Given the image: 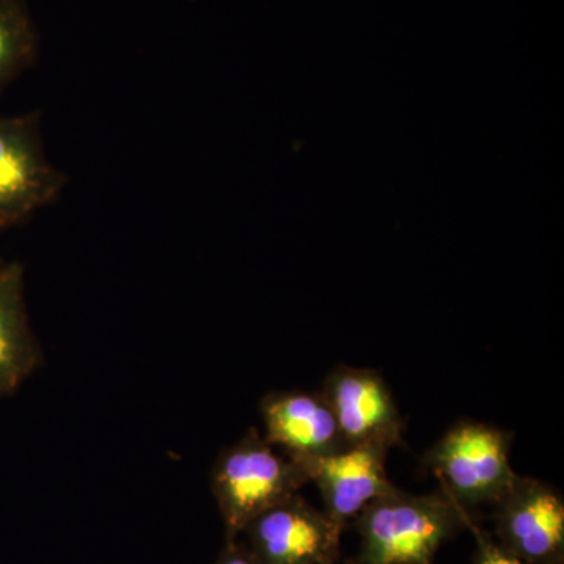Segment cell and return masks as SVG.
Segmentation results:
<instances>
[{"instance_id":"obj_7","label":"cell","mask_w":564,"mask_h":564,"mask_svg":"<svg viewBox=\"0 0 564 564\" xmlns=\"http://www.w3.org/2000/svg\"><path fill=\"white\" fill-rule=\"evenodd\" d=\"M340 532L325 511L295 494L252 519L243 533L258 564H333Z\"/></svg>"},{"instance_id":"obj_9","label":"cell","mask_w":564,"mask_h":564,"mask_svg":"<svg viewBox=\"0 0 564 564\" xmlns=\"http://www.w3.org/2000/svg\"><path fill=\"white\" fill-rule=\"evenodd\" d=\"M267 443L295 463L344 451L343 434L321 391L270 392L261 400Z\"/></svg>"},{"instance_id":"obj_10","label":"cell","mask_w":564,"mask_h":564,"mask_svg":"<svg viewBox=\"0 0 564 564\" xmlns=\"http://www.w3.org/2000/svg\"><path fill=\"white\" fill-rule=\"evenodd\" d=\"M43 364L29 321L24 269L9 262L0 272V399L13 395Z\"/></svg>"},{"instance_id":"obj_11","label":"cell","mask_w":564,"mask_h":564,"mask_svg":"<svg viewBox=\"0 0 564 564\" xmlns=\"http://www.w3.org/2000/svg\"><path fill=\"white\" fill-rule=\"evenodd\" d=\"M35 25L24 0H0V93L35 62Z\"/></svg>"},{"instance_id":"obj_2","label":"cell","mask_w":564,"mask_h":564,"mask_svg":"<svg viewBox=\"0 0 564 564\" xmlns=\"http://www.w3.org/2000/svg\"><path fill=\"white\" fill-rule=\"evenodd\" d=\"M310 484L302 464L278 454L259 430L250 429L218 455L210 486L228 541H236L252 519L299 494Z\"/></svg>"},{"instance_id":"obj_13","label":"cell","mask_w":564,"mask_h":564,"mask_svg":"<svg viewBox=\"0 0 564 564\" xmlns=\"http://www.w3.org/2000/svg\"><path fill=\"white\" fill-rule=\"evenodd\" d=\"M215 564H258L248 547L228 541V547L223 551L220 558Z\"/></svg>"},{"instance_id":"obj_14","label":"cell","mask_w":564,"mask_h":564,"mask_svg":"<svg viewBox=\"0 0 564 564\" xmlns=\"http://www.w3.org/2000/svg\"><path fill=\"white\" fill-rule=\"evenodd\" d=\"M7 265H9V262H7L6 259L2 258V254H0V272H2Z\"/></svg>"},{"instance_id":"obj_6","label":"cell","mask_w":564,"mask_h":564,"mask_svg":"<svg viewBox=\"0 0 564 564\" xmlns=\"http://www.w3.org/2000/svg\"><path fill=\"white\" fill-rule=\"evenodd\" d=\"M494 505L503 549L527 564H563L564 500L555 486L519 475Z\"/></svg>"},{"instance_id":"obj_12","label":"cell","mask_w":564,"mask_h":564,"mask_svg":"<svg viewBox=\"0 0 564 564\" xmlns=\"http://www.w3.org/2000/svg\"><path fill=\"white\" fill-rule=\"evenodd\" d=\"M466 527H469L477 540V554H475V564H527L521 558L508 552L502 545L494 541L491 534L474 524L473 519H466Z\"/></svg>"},{"instance_id":"obj_1","label":"cell","mask_w":564,"mask_h":564,"mask_svg":"<svg viewBox=\"0 0 564 564\" xmlns=\"http://www.w3.org/2000/svg\"><path fill=\"white\" fill-rule=\"evenodd\" d=\"M467 510L444 491L402 489L373 500L356 521L361 551L355 564H433L441 545L466 527Z\"/></svg>"},{"instance_id":"obj_4","label":"cell","mask_w":564,"mask_h":564,"mask_svg":"<svg viewBox=\"0 0 564 564\" xmlns=\"http://www.w3.org/2000/svg\"><path fill=\"white\" fill-rule=\"evenodd\" d=\"M65 184L44 151L40 113L0 117V231L50 206Z\"/></svg>"},{"instance_id":"obj_5","label":"cell","mask_w":564,"mask_h":564,"mask_svg":"<svg viewBox=\"0 0 564 564\" xmlns=\"http://www.w3.org/2000/svg\"><path fill=\"white\" fill-rule=\"evenodd\" d=\"M332 406L347 447L403 444L404 419L383 373L367 367L337 366L321 391Z\"/></svg>"},{"instance_id":"obj_3","label":"cell","mask_w":564,"mask_h":564,"mask_svg":"<svg viewBox=\"0 0 564 564\" xmlns=\"http://www.w3.org/2000/svg\"><path fill=\"white\" fill-rule=\"evenodd\" d=\"M511 441L513 433L507 430L463 419L426 452L423 466L464 510L497 503L519 477L511 467Z\"/></svg>"},{"instance_id":"obj_8","label":"cell","mask_w":564,"mask_h":564,"mask_svg":"<svg viewBox=\"0 0 564 564\" xmlns=\"http://www.w3.org/2000/svg\"><path fill=\"white\" fill-rule=\"evenodd\" d=\"M388 448L355 445L302 464L310 484L317 485L325 502V513L344 530L373 500L393 491L386 473Z\"/></svg>"}]
</instances>
